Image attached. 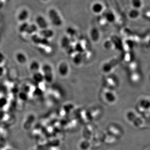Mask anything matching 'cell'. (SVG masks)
I'll use <instances>...</instances> for the list:
<instances>
[{
  "label": "cell",
  "mask_w": 150,
  "mask_h": 150,
  "mask_svg": "<svg viewBox=\"0 0 150 150\" xmlns=\"http://www.w3.org/2000/svg\"><path fill=\"white\" fill-rule=\"evenodd\" d=\"M105 17L106 21L109 23H114L116 19L115 14L111 11L107 12L105 14Z\"/></svg>",
  "instance_id": "5bb4252c"
},
{
  "label": "cell",
  "mask_w": 150,
  "mask_h": 150,
  "mask_svg": "<svg viewBox=\"0 0 150 150\" xmlns=\"http://www.w3.org/2000/svg\"><path fill=\"white\" fill-rule=\"evenodd\" d=\"M139 15H140V12L139 9H133V8L132 9H131L128 13V16L132 20H135L138 18L139 16Z\"/></svg>",
  "instance_id": "9a60e30c"
},
{
  "label": "cell",
  "mask_w": 150,
  "mask_h": 150,
  "mask_svg": "<svg viewBox=\"0 0 150 150\" xmlns=\"http://www.w3.org/2000/svg\"><path fill=\"white\" fill-rule=\"evenodd\" d=\"M35 22L37 26L41 29V30L48 28V22L43 16H38L35 19Z\"/></svg>",
  "instance_id": "8992f818"
},
{
  "label": "cell",
  "mask_w": 150,
  "mask_h": 150,
  "mask_svg": "<svg viewBox=\"0 0 150 150\" xmlns=\"http://www.w3.org/2000/svg\"><path fill=\"white\" fill-rule=\"evenodd\" d=\"M40 34L41 37L49 40V39L52 38L54 36V32L51 29L47 28V29L41 30V31H40Z\"/></svg>",
  "instance_id": "9c48e42d"
},
{
  "label": "cell",
  "mask_w": 150,
  "mask_h": 150,
  "mask_svg": "<svg viewBox=\"0 0 150 150\" xmlns=\"http://www.w3.org/2000/svg\"><path fill=\"white\" fill-rule=\"evenodd\" d=\"M29 24L27 22H23L19 27V31L20 32H26Z\"/></svg>",
  "instance_id": "44dd1931"
},
{
  "label": "cell",
  "mask_w": 150,
  "mask_h": 150,
  "mask_svg": "<svg viewBox=\"0 0 150 150\" xmlns=\"http://www.w3.org/2000/svg\"><path fill=\"white\" fill-rule=\"evenodd\" d=\"M91 38L93 41L97 42L100 38V33L96 29H93L91 31Z\"/></svg>",
  "instance_id": "e0dca14e"
},
{
  "label": "cell",
  "mask_w": 150,
  "mask_h": 150,
  "mask_svg": "<svg viewBox=\"0 0 150 150\" xmlns=\"http://www.w3.org/2000/svg\"><path fill=\"white\" fill-rule=\"evenodd\" d=\"M57 70L60 76L62 78H66L69 75L71 67L68 62L65 61H61L57 65Z\"/></svg>",
  "instance_id": "277c9868"
},
{
  "label": "cell",
  "mask_w": 150,
  "mask_h": 150,
  "mask_svg": "<svg viewBox=\"0 0 150 150\" xmlns=\"http://www.w3.org/2000/svg\"><path fill=\"white\" fill-rule=\"evenodd\" d=\"M100 96L101 100L108 105H113L117 100L116 93L113 90L106 87L101 90Z\"/></svg>",
  "instance_id": "6da1fadb"
},
{
  "label": "cell",
  "mask_w": 150,
  "mask_h": 150,
  "mask_svg": "<svg viewBox=\"0 0 150 150\" xmlns=\"http://www.w3.org/2000/svg\"><path fill=\"white\" fill-rule=\"evenodd\" d=\"M7 100L6 98L4 96H2L0 98V109H3V108L5 107V106L7 105Z\"/></svg>",
  "instance_id": "7402d4cb"
},
{
  "label": "cell",
  "mask_w": 150,
  "mask_h": 150,
  "mask_svg": "<svg viewBox=\"0 0 150 150\" xmlns=\"http://www.w3.org/2000/svg\"><path fill=\"white\" fill-rule=\"evenodd\" d=\"M83 58L81 53L77 52L76 55L72 57V61L76 66H80L83 61Z\"/></svg>",
  "instance_id": "8fae6325"
},
{
  "label": "cell",
  "mask_w": 150,
  "mask_h": 150,
  "mask_svg": "<svg viewBox=\"0 0 150 150\" xmlns=\"http://www.w3.org/2000/svg\"><path fill=\"white\" fill-rule=\"evenodd\" d=\"M4 150H15L14 149H12L11 148L7 147L6 148V149H4Z\"/></svg>",
  "instance_id": "83f0119b"
},
{
  "label": "cell",
  "mask_w": 150,
  "mask_h": 150,
  "mask_svg": "<svg viewBox=\"0 0 150 150\" xmlns=\"http://www.w3.org/2000/svg\"><path fill=\"white\" fill-rule=\"evenodd\" d=\"M38 29V27L35 24H31L29 25L27 29L26 32L28 34H32L37 32Z\"/></svg>",
  "instance_id": "ac0fdd59"
},
{
  "label": "cell",
  "mask_w": 150,
  "mask_h": 150,
  "mask_svg": "<svg viewBox=\"0 0 150 150\" xmlns=\"http://www.w3.org/2000/svg\"><path fill=\"white\" fill-rule=\"evenodd\" d=\"M71 44V41L69 37L64 36L61 40L60 45L63 49H66L69 45Z\"/></svg>",
  "instance_id": "2e32d148"
},
{
  "label": "cell",
  "mask_w": 150,
  "mask_h": 150,
  "mask_svg": "<svg viewBox=\"0 0 150 150\" xmlns=\"http://www.w3.org/2000/svg\"><path fill=\"white\" fill-rule=\"evenodd\" d=\"M131 4L133 9H139L142 7V0H131Z\"/></svg>",
  "instance_id": "d6986e66"
},
{
  "label": "cell",
  "mask_w": 150,
  "mask_h": 150,
  "mask_svg": "<svg viewBox=\"0 0 150 150\" xmlns=\"http://www.w3.org/2000/svg\"><path fill=\"white\" fill-rule=\"evenodd\" d=\"M15 59L18 64L23 65L26 64L28 61V57L25 53L23 52H18L15 54Z\"/></svg>",
  "instance_id": "52a82bcc"
},
{
  "label": "cell",
  "mask_w": 150,
  "mask_h": 150,
  "mask_svg": "<svg viewBox=\"0 0 150 150\" xmlns=\"http://www.w3.org/2000/svg\"><path fill=\"white\" fill-rule=\"evenodd\" d=\"M4 113L3 111H0V120L3 119V118L4 117Z\"/></svg>",
  "instance_id": "4316f807"
},
{
  "label": "cell",
  "mask_w": 150,
  "mask_h": 150,
  "mask_svg": "<svg viewBox=\"0 0 150 150\" xmlns=\"http://www.w3.org/2000/svg\"><path fill=\"white\" fill-rule=\"evenodd\" d=\"M6 72V69L3 66H0V78L4 76Z\"/></svg>",
  "instance_id": "484cf974"
},
{
  "label": "cell",
  "mask_w": 150,
  "mask_h": 150,
  "mask_svg": "<svg viewBox=\"0 0 150 150\" xmlns=\"http://www.w3.org/2000/svg\"><path fill=\"white\" fill-rule=\"evenodd\" d=\"M49 18L51 23L55 26L59 27L63 24V20L61 16L55 9H50L48 11Z\"/></svg>",
  "instance_id": "3957f363"
},
{
  "label": "cell",
  "mask_w": 150,
  "mask_h": 150,
  "mask_svg": "<svg viewBox=\"0 0 150 150\" xmlns=\"http://www.w3.org/2000/svg\"><path fill=\"white\" fill-rule=\"evenodd\" d=\"M103 9H104V6L102 3L100 2H96L94 3L91 6L92 11L96 14L102 13V12L103 11Z\"/></svg>",
  "instance_id": "30bf717a"
},
{
  "label": "cell",
  "mask_w": 150,
  "mask_h": 150,
  "mask_svg": "<svg viewBox=\"0 0 150 150\" xmlns=\"http://www.w3.org/2000/svg\"><path fill=\"white\" fill-rule=\"evenodd\" d=\"M42 1H47L48 0H42Z\"/></svg>",
  "instance_id": "f546056e"
},
{
  "label": "cell",
  "mask_w": 150,
  "mask_h": 150,
  "mask_svg": "<svg viewBox=\"0 0 150 150\" xmlns=\"http://www.w3.org/2000/svg\"><path fill=\"white\" fill-rule=\"evenodd\" d=\"M31 150H37V149H31Z\"/></svg>",
  "instance_id": "f1b7e54d"
},
{
  "label": "cell",
  "mask_w": 150,
  "mask_h": 150,
  "mask_svg": "<svg viewBox=\"0 0 150 150\" xmlns=\"http://www.w3.org/2000/svg\"><path fill=\"white\" fill-rule=\"evenodd\" d=\"M67 33L70 36H72L75 35L76 33V30L72 27H68L67 29Z\"/></svg>",
  "instance_id": "603a6c76"
},
{
  "label": "cell",
  "mask_w": 150,
  "mask_h": 150,
  "mask_svg": "<svg viewBox=\"0 0 150 150\" xmlns=\"http://www.w3.org/2000/svg\"><path fill=\"white\" fill-rule=\"evenodd\" d=\"M115 76H112L111 75H108V76L105 77V83L106 84L105 87L106 88H109L110 89H113L114 88L117 87V80Z\"/></svg>",
  "instance_id": "5b68a950"
},
{
  "label": "cell",
  "mask_w": 150,
  "mask_h": 150,
  "mask_svg": "<svg viewBox=\"0 0 150 150\" xmlns=\"http://www.w3.org/2000/svg\"><path fill=\"white\" fill-rule=\"evenodd\" d=\"M32 40L35 44H40L42 41V37L37 34H34L32 37Z\"/></svg>",
  "instance_id": "ffe728a7"
},
{
  "label": "cell",
  "mask_w": 150,
  "mask_h": 150,
  "mask_svg": "<svg viewBox=\"0 0 150 150\" xmlns=\"http://www.w3.org/2000/svg\"><path fill=\"white\" fill-rule=\"evenodd\" d=\"M41 72L44 77V80L46 83L50 84L54 81V74L52 65L48 63L41 64Z\"/></svg>",
  "instance_id": "7a4b0ae2"
},
{
  "label": "cell",
  "mask_w": 150,
  "mask_h": 150,
  "mask_svg": "<svg viewBox=\"0 0 150 150\" xmlns=\"http://www.w3.org/2000/svg\"><path fill=\"white\" fill-rule=\"evenodd\" d=\"M29 15L28 11L27 9H23L20 12L18 16V19L20 21L24 22L28 18Z\"/></svg>",
  "instance_id": "4fadbf2b"
},
{
  "label": "cell",
  "mask_w": 150,
  "mask_h": 150,
  "mask_svg": "<svg viewBox=\"0 0 150 150\" xmlns=\"http://www.w3.org/2000/svg\"><path fill=\"white\" fill-rule=\"evenodd\" d=\"M19 97H20V99L23 101H27V99H28V96L25 92L20 94Z\"/></svg>",
  "instance_id": "d4e9b609"
},
{
  "label": "cell",
  "mask_w": 150,
  "mask_h": 150,
  "mask_svg": "<svg viewBox=\"0 0 150 150\" xmlns=\"http://www.w3.org/2000/svg\"><path fill=\"white\" fill-rule=\"evenodd\" d=\"M41 67V64L37 60L31 61L28 65L29 70L32 74L40 71Z\"/></svg>",
  "instance_id": "ba28073f"
},
{
  "label": "cell",
  "mask_w": 150,
  "mask_h": 150,
  "mask_svg": "<svg viewBox=\"0 0 150 150\" xmlns=\"http://www.w3.org/2000/svg\"><path fill=\"white\" fill-rule=\"evenodd\" d=\"M32 79L37 84H40L44 81V77L41 71L32 74Z\"/></svg>",
  "instance_id": "7c38bea8"
},
{
  "label": "cell",
  "mask_w": 150,
  "mask_h": 150,
  "mask_svg": "<svg viewBox=\"0 0 150 150\" xmlns=\"http://www.w3.org/2000/svg\"><path fill=\"white\" fill-rule=\"evenodd\" d=\"M6 58L4 54L0 52V66H3L6 62Z\"/></svg>",
  "instance_id": "cb8c5ba5"
}]
</instances>
